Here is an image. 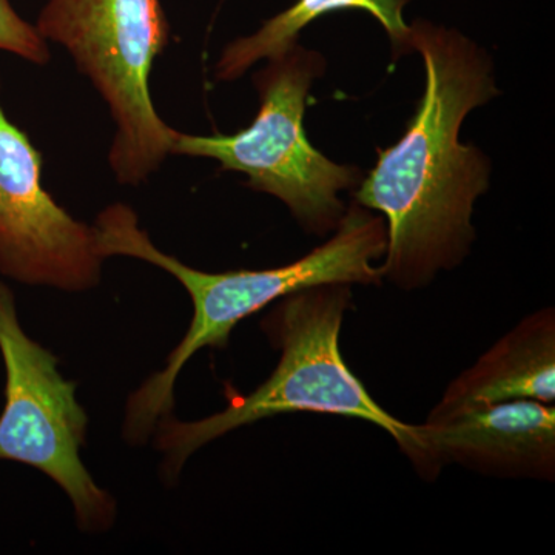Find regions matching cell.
I'll list each match as a JSON object with an SVG mask.
<instances>
[{"label": "cell", "mask_w": 555, "mask_h": 555, "mask_svg": "<svg viewBox=\"0 0 555 555\" xmlns=\"http://www.w3.org/2000/svg\"><path fill=\"white\" fill-rule=\"evenodd\" d=\"M409 50L425 60L426 90L396 145L356 192V203L386 219L383 280L401 291L425 287L469 254L474 204L488 190L489 164L460 142L470 109L496 94L488 56L459 31L426 21L409 25Z\"/></svg>", "instance_id": "1"}, {"label": "cell", "mask_w": 555, "mask_h": 555, "mask_svg": "<svg viewBox=\"0 0 555 555\" xmlns=\"http://www.w3.org/2000/svg\"><path fill=\"white\" fill-rule=\"evenodd\" d=\"M102 258L142 259L177 278L192 298L193 318L182 341L175 347L166 367L145 379L127 401L124 438L142 444L152 437L164 416L175 408V385L185 364L204 347L224 349L241 321L272 302L324 284L379 286L382 266L375 259L386 251V222L369 208H346L335 235L306 257L264 270L208 273L189 268L160 251L139 228L137 214L126 204L105 208L91 225Z\"/></svg>", "instance_id": "2"}, {"label": "cell", "mask_w": 555, "mask_h": 555, "mask_svg": "<svg viewBox=\"0 0 555 555\" xmlns=\"http://www.w3.org/2000/svg\"><path fill=\"white\" fill-rule=\"evenodd\" d=\"M352 286L324 284L280 299L261 328L280 361L272 375L254 392L230 401L224 411L198 422L164 416L156 426V447L164 454V476L177 478L198 449L232 430L281 414L339 415L358 418L385 430L398 448L414 460L415 425L385 411L356 377L339 349Z\"/></svg>", "instance_id": "3"}, {"label": "cell", "mask_w": 555, "mask_h": 555, "mask_svg": "<svg viewBox=\"0 0 555 555\" xmlns=\"http://www.w3.org/2000/svg\"><path fill=\"white\" fill-rule=\"evenodd\" d=\"M36 30L65 47L107 102L116 124L109 166L122 184H141L177 137L150 96L153 64L169 42L160 0H50Z\"/></svg>", "instance_id": "4"}, {"label": "cell", "mask_w": 555, "mask_h": 555, "mask_svg": "<svg viewBox=\"0 0 555 555\" xmlns=\"http://www.w3.org/2000/svg\"><path fill=\"white\" fill-rule=\"evenodd\" d=\"M324 68L317 51L295 43L255 75L261 105L248 129L232 137L177 131L171 153L211 158L222 170L241 171L248 188L283 201L308 232H332L346 211L338 193L357 188L361 175L357 167L332 163L306 137V100Z\"/></svg>", "instance_id": "5"}, {"label": "cell", "mask_w": 555, "mask_h": 555, "mask_svg": "<svg viewBox=\"0 0 555 555\" xmlns=\"http://www.w3.org/2000/svg\"><path fill=\"white\" fill-rule=\"evenodd\" d=\"M0 353L7 372L0 460L46 474L68 495L79 528L105 531L115 521L116 503L80 459L89 416L76 398V383L62 377L57 358L25 334L13 294L2 281Z\"/></svg>", "instance_id": "6"}, {"label": "cell", "mask_w": 555, "mask_h": 555, "mask_svg": "<svg viewBox=\"0 0 555 555\" xmlns=\"http://www.w3.org/2000/svg\"><path fill=\"white\" fill-rule=\"evenodd\" d=\"M42 160L0 107V273L25 284L82 292L101 280L93 228L40 184Z\"/></svg>", "instance_id": "7"}, {"label": "cell", "mask_w": 555, "mask_h": 555, "mask_svg": "<svg viewBox=\"0 0 555 555\" xmlns=\"http://www.w3.org/2000/svg\"><path fill=\"white\" fill-rule=\"evenodd\" d=\"M416 473L434 480L447 465L486 477L554 481L555 406L514 400L415 425Z\"/></svg>", "instance_id": "8"}, {"label": "cell", "mask_w": 555, "mask_h": 555, "mask_svg": "<svg viewBox=\"0 0 555 555\" xmlns=\"http://www.w3.org/2000/svg\"><path fill=\"white\" fill-rule=\"evenodd\" d=\"M534 400L555 401V312L537 310L503 335L476 364L447 387L426 423H441L469 409Z\"/></svg>", "instance_id": "9"}, {"label": "cell", "mask_w": 555, "mask_h": 555, "mask_svg": "<svg viewBox=\"0 0 555 555\" xmlns=\"http://www.w3.org/2000/svg\"><path fill=\"white\" fill-rule=\"evenodd\" d=\"M409 0H298L291 9L264 22L255 35L225 47L217 64V79H238L255 62L275 60L297 43L310 22L339 10H363L383 25L398 54L409 51V25L403 10Z\"/></svg>", "instance_id": "10"}, {"label": "cell", "mask_w": 555, "mask_h": 555, "mask_svg": "<svg viewBox=\"0 0 555 555\" xmlns=\"http://www.w3.org/2000/svg\"><path fill=\"white\" fill-rule=\"evenodd\" d=\"M0 50L10 51L39 65L50 60L46 39L36 27L22 20L11 7L10 0H0Z\"/></svg>", "instance_id": "11"}]
</instances>
